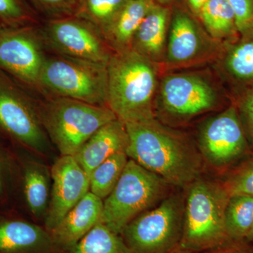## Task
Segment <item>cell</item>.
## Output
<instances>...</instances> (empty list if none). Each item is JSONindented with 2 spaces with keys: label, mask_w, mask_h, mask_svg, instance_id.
Wrapping results in <instances>:
<instances>
[{
  "label": "cell",
  "mask_w": 253,
  "mask_h": 253,
  "mask_svg": "<svg viewBox=\"0 0 253 253\" xmlns=\"http://www.w3.org/2000/svg\"><path fill=\"white\" fill-rule=\"evenodd\" d=\"M126 154L169 185L184 187L199 178L202 156L192 141L157 118L126 123Z\"/></svg>",
  "instance_id": "cell-1"
},
{
  "label": "cell",
  "mask_w": 253,
  "mask_h": 253,
  "mask_svg": "<svg viewBox=\"0 0 253 253\" xmlns=\"http://www.w3.org/2000/svg\"><path fill=\"white\" fill-rule=\"evenodd\" d=\"M107 106L126 123L156 118L154 101L161 66L130 49L113 53L107 65Z\"/></svg>",
  "instance_id": "cell-2"
},
{
  "label": "cell",
  "mask_w": 253,
  "mask_h": 253,
  "mask_svg": "<svg viewBox=\"0 0 253 253\" xmlns=\"http://www.w3.org/2000/svg\"><path fill=\"white\" fill-rule=\"evenodd\" d=\"M229 94L210 69L163 73L154 101L156 118L165 125L187 123L220 109Z\"/></svg>",
  "instance_id": "cell-3"
},
{
  "label": "cell",
  "mask_w": 253,
  "mask_h": 253,
  "mask_svg": "<svg viewBox=\"0 0 253 253\" xmlns=\"http://www.w3.org/2000/svg\"><path fill=\"white\" fill-rule=\"evenodd\" d=\"M189 186L179 246L198 253L233 244L226 230L225 211L230 197L226 186L199 178Z\"/></svg>",
  "instance_id": "cell-4"
},
{
  "label": "cell",
  "mask_w": 253,
  "mask_h": 253,
  "mask_svg": "<svg viewBox=\"0 0 253 253\" xmlns=\"http://www.w3.org/2000/svg\"><path fill=\"white\" fill-rule=\"evenodd\" d=\"M46 134L61 156H74L99 128L118 119L108 106L48 97L38 106Z\"/></svg>",
  "instance_id": "cell-5"
},
{
  "label": "cell",
  "mask_w": 253,
  "mask_h": 253,
  "mask_svg": "<svg viewBox=\"0 0 253 253\" xmlns=\"http://www.w3.org/2000/svg\"><path fill=\"white\" fill-rule=\"evenodd\" d=\"M38 91L48 97L107 106V66L58 54L46 56Z\"/></svg>",
  "instance_id": "cell-6"
},
{
  "label": "cell",
  "mask_w": 253,
  "mask_h": 253,
  "mask_svg": "<svg viewBox=\"0 0 253 253\" xmlns=\"http://www.w3.org/2000/svg\"><path fill=\"white\" fill-rule=\"evenodd\" d=\"M169 184L129 159L117 185L104 200L100 222L121 235L133 219L165 199Z\"/></svg>",
  "instance_id": "cell-7"
},
{
  "label": "cell",
  "mask_w": 253,
  "mask_h": 253,
  "mask_svg": "<svg viewBox=\"0 0 253 253\" xmlns=\"http://www.w3.org/2000/svg\"><path fill=\"white\" fill-rule=\"evenodd\" d=\"M225 42L210 36L197 17L180 3L172 6L162 74L212 65L220 56Z\"/></svg>",
  "instance_id": "cell-8"
},
{
  "label": "cell",
  "mask_w": 253,
  "mask_h": 253,
  "mask_svg": "<svg viewBox=\"0 0 253 253\" xmlns=\"http://www.w3.org/2000/svg\"><path fill=\"white\" fill-rule=\"evenodd\" d=\"M185 199L182 194L165 198L126 226L121 236L131 253H170L179 246Z\"/></svg>",
  "instance_id": "cell-9"
},
{
  "label": "cell",
  "mask_w": 253,
  "mask_h": 253,
  "mask_svg": "<svg viewBox=\"0 0 253 253\" xmlns=\"http://www.w3.org/2000/svg\"><path fill=\"white\" fill-rule=\"evenodd\" d=\"M0 134L19 147L35 152H44L47 146L38 106L1 71Z\"/></svg>",
  "instance_id": "cell-10"
},
{
  "label": "cell",
  "mask_w": 253,
  "mask_h": 253,
  "mask_svg": "<svg viewBox=\"0 0 253 253\" xmlns=\"http://www.w3.org/2000/svg\"><path fill=\"white\" fill-rule=\"evenodd\" d=\"M40 31L55 54L107 66L114 53L101 32L78 16L49 20Z\"/></svg>",
  "instance_id": "cell-11"
},
{
  "label": "cell",
  "mask_w": 253,
  "mask_h": 253,
  "mask_svg": "<svg viewBox=\"0 0 253 253\" xmlns=\"http://www.w3.org/2000/svg\"><path fill=\"white\" fill-rule=\"evenodd\" d=\"M41 31L31 25L2 26L0 31V71L38 90L46 56Z\"/></svg>",
  "instance_id": "cell-12"
},
{
  "label": "cell",
  "mask_w": 253,
  "mask_h": 253,
  "mask_svg": "<svg viewBox=\"0 0 253 253\" xmlns=\"http://www.w3.org/2000/svg\"><path fill=\"white\" fill-rule=\"evenodd\" d=\"M198 140L202 157L216 167L227 166L245 154L246 132L234 101L201 125Z\"/></svg>",
  "instance_id": "cell-13"
},
{
  "label": "cell",
  "mask_w": 253,
  "mask_h": 253,
  "mask_svg": "<svg viewBox=\"0 0 253 253\" xmlns=\"http://www.w3.org/2000/svg\"><path fill=\"white\" fill-rule=\"evenodd\" d=\"M52 189L44 228L54 229L89 191V177L73 156H61L51 168Z\"/></svg>",
  "instance_id": "cell-14"
},
{
  "label": "cell",
  "mask_w": 253,
  "mask_h": 253,
  "mask_svg": "<svg viewBox=\"0 0 253 253\" xmlns=\"http://www.w3.org/2000/svg\"><path fill=\"white\" fill-rule=\"evenodd\" d=\"M0 253H61L44 227L0 209Z\"/></svg>",
  "instance_id": "cell-15"
},
{
  "label": "cell",
  "mask_w": 253,
  "mask_h": 253,
  "mask_svg": "<svg viewBox=\"0 0 253 253\" xmlns=\"http://www.w3.org/2000/svg\"><path fill=\"white\" fill-rule=\"evenodd\" d=\"M213 71L224 85L232 91V96L253 84V38H239L225 42Z\"/></svg>",
  "instance_id": "cell-16"
},
{
  "label": "cell",
  "mask_w": 253,
  "mask_h": 253,
  "mask_svg": "<svg viewBox=\"0 0 253 253\" xmlns=\"http://www.w3.org/2000/svg\"><path fill=\"white\" fill-rule=\"evenodd\" d=\"M104 202L90 191L50 231L53 242L61 253L77 244L99 224Z\"/></svg>",
  "instance_id": "cell-17"
},
{
  "label": "cell",
  "mask_w": 253,
  "mask_h": 253,
  "mask_svg": "<svg viewBox=\"0 0 253 253\" xmlns=\"http://www.w3.org/2000/svg\"><path fill=\"white\" fill-rule=\"evenodd\" d=\"M129 142L126 124L116 119L99 128L74 155L88 176L113 155L126 152Z\"/></svg>",
  "instance_id": "cell-18"
},
{
  "label": "cell",
  "mask_w": 253,
  "mask_h": 253,
  "mask_svg": "<svg viewBox=\"0 0 253 253\" xmlns=\"http://www.w3.org/2000/svg\"><path fill=\"white\" fill-rule=\"evenodd\" d=\"M171 16L172 6L156 4L141 23L131 46L161 67L166 57Z\"/></svg>",
  "instance_id": "cell-19"
},
{
  "label": "cell",
  "mask_w": 253,
  "mask_h": 253,
  "mask_svg": "<svg viewBox=\"0 0 253 253\" xmlns=\"http://www.w3.org/2000/svg\"><path fill=\"white\" fill-rule=\"evenodd\" d=\"M18 175L23 200L28 211L34 217L46 214L49 207V176L44 166L16 154Z\"/></svg>",
  "instance_id": "cell-20"
},
{
  "label": "cell",
  "mask_w": 253,
  "mask_h": 253,
  "mask_svg": "<svg viewBox=\"0 0 253 253\" xmlns=\"http://www.w3.org/2000/svg\"><path fill=\"white\" fill-rule=\"evenodd\" d=\"M156 4V0H131L125 6L102 34L113 52L121 53L131 49L136 32Z\"/></svg>",
  "instance_id": "cell-21"
},
{
  "label": "cell",
  "mask_w": 253,
  "mask_h": 253,
  "mask_svg": "<svg viewBox=\"0 0 253 253\" xmlns=\"http://www.w3.org/2000/svg\"><path fill=\"white\" fill-rule=\"evenodd\" d=\"M198 19L208 34L218 41L229 42L240 38L235 15L227 0H209Z\"/></svg>",
  "instance_id": "cell-22"
},
{
  "label": "cell",
  "mask_w": 253,
  "mask_h": 253,
  "mask_svg": "<svg viewBox=\"0 0 253 253\" xmlns=\"http://www.w3.org/2000/svg\"><path fill=\"white\" fill-rule=\"evenodd\" d=\"M253 224V196L231 195L225 211L226 233L231 243L246 240Z\"/></svg>",
  "instance_id": "cell-23"
},
{
  "label": "cell",
  "mask_w": 253,
  "mask_h": 253,
  "mask_svg": "<svg viewBox=\"0 0 253 253\" xmlns=\"http://www.w3.org/2000/svg\"><path fill=\"white\" fill-rule=\"evenodd\" d=\"M61 253H131L122 236L99 224L83 239Z\"/></svg>",
  "instance_id": "cell-24"
},
{
  "label": "cell",
  "mask_w": 253,
  "mask_h": 253,
  "mask_svg": "<svg viewBox=\"0 0 253 253\" xmlns=\"http://www.w3.org/2000/svg\"><path fill=\"white\" fill-rule=\"evenodd\" d=\"M129 161L126 152L113 155L97 166L89 176V191L105 200L111 194Z\"/></svg>",
  "instance_id": "cell-25"
},
{
  "label": "cell",
  "mask_w": 253,
  "mask_h": 253,
  "mask_svg": "<svg viewBox=\"0 0 253 253\" xmlns=\"http://www.w3.org/2000/svg\"><path fill=\"white\" fill-rule=\"evenodd\" d=\"M129 1L131 0H81L76 16L91 23L103 34Z\"/></svg>",
  "instance_id": "cell-26"
},
{
  "label": "cell",
  "mask_w": 253,
  "mask_h": 253,
  "mask_svg": "<svg viewBox=\"0 0 253 253\" xmlns=\"http://www.w3.org/2000/svg\"><path fill=\"white\" fill-rule=\"evenodd\" d=\"M17 174L16 154L0 142V209L12 204Z\"/></svg>",
  "instance_id": "cell-27"
},
{
  "label": "cell",
  "mask_w": 253,
  "mask_h": 253,
  "mask_svg": "<svg viewBox=\"0 0 253 253\" xmlns=\"http://www.w3.org/2000/svg\"><path fill=\"white\" fill-rule=\"evenodd\" d=\"M33 14L21 0H0V23L6 27L28 26Z\"/></svg>",
  "instance_id": "cell-28"
},
{
  "label": "cell",
  "mask_w": 253,
  "mask_h": 253,
  "mask_svg": "<svg viewBox=\"0 0 253 253\" xmlns=\"http://www.w3.org/2000/svg\"><path fill=\"white\" fill-rule=\"evenodd\" d=\"M49 20L76 16L81 0H29Z\"/></svg>",
  "instance_id": "cell-29"
},
{
  "label": "cell",
  "mask_w": 253,
  "mask_h": 253,
  "mask_svg": "<svg viewBox=\"0 0 253 253\" xmlns=\"http://www.w3.org/2000/svg\"><path fill=\"white\" fill-rule=\"evenodd\" d=\"M235 15L240 38H253V0H227Z\"/></svg>",
  "instance_id": "cell-30"
},
{
  "label": "cell",
  "mask_w": 253,
  "mask_h": 253,
  "mask_svg": "<svg viewBox=\"0 0 253 253\" xmlns=\"http://www.w3.org/2000/svg\"><path fill=\"white\" fill-rule=\"evenodd\" d=\"M234 103L246 131L253 141V84L235 95Z\"/></svg>",
  "instance_id": "cell-31"
},
{
  "label": "cell",
  "mask_w": 253,
  "mask_h": 253,
  "mask_svg": "<svg viewBox=\"0 0 253 253\" xmlns=\"http://www.w3.org/2000/svg\"><path fill=\"white\" fill-rule=\"evenodd\" d=\"M229 194L253 196V160L239 169L224 184Z\"/></svg>",
  "instance_id": "cell-32"
},
{
  "label": "cell",
  "mask_w": 253,
  "mask_h": 253,
  "mask_svg": "<svg viewBox=\"0 0 253 253\" xmlns=\"http://www.w3.org/2000/svg\"><path fill=\"white\" fill-rule=\"evenodd\" d=\"M186 7L190 12L198 18L200 12L209 0H184Z\"/></svg>",
  "instance_id": "cell-33"
},
{
  "label": "cell",
  "mask_w": 253,
  "mask_h": 253,
  "mask_svg": "<svg viewBox=\"0 0 253 253\" xmlns=\"http://www.w3.org/2000/svg\"><path fill=\"white\" fill-rule=\"evenodd\" d=\"M232 244L226 245L219 249L208 251L207 253H251L246 250L241 249L238 246H234Z\"/></svg>",
  "instance_id": "cell-34"
},
{
  "label": "cell",
  "mask_w": 253,
  "mask_h": 253,
  "mask_svg": "<svg viewBox=\"0 0 253 253\" xmlns=\"http://www.w3.org/2000/svg\"><path fill=\"white\" fill-rule=\"evenodd\" d=\"M158 4L163 6H172L173 5L180 2V0H156Z\"/></svg>",
  "instance_id": "cell-35"
},
{
  "label": "cell",
  "mask_w": 253,
  "mask_h": 253,
  "mask_svg": "<svg viewBox=\"0 0 253 253\" xmlns=\"http://www.w3.org/2000/svg\"><path fill=\"white\" fill-rule=\"evenodd\" d=\"M170 253H196L191 252V251H187V250H185L182 249V248L180 247V246H178L176 247L174 251H172Z\"/></svg>",
  "instance_id": "cell-36"
},
{
  "label": "cell",
  "mask_w": 253,
  "mask_h": 253,
  "mask_svg": "<svg viewBox=\"0 0 253 253\" xmlns=\"http://www.w3.org/2000/svg\"><path fill=\"white\" fill-rule=\"evenodd\" d=\"M246 241H249V242L253 241V224L251 231H249V234H248L247 237H246Z\"/></svg>",
  "instance_id": "cell-37"
},
{
  "label": "cell",
  "mask_w": 253,
  "mask_h": 253,
  "mask_svg": "<svg viewBox=\"0 0 253 253\" xmlns=\"http://www.w3.org/2000/svg\"><path fill=\"white\" fill-rule=\"evenodd\" d=\"M1 28H2V25H1V23H0V31H1Z\"/></svg>",
  "instance_id": "cell-38"
},
{
  "label": "cell",
  "mask_w": 253,
  "mask_h": 253,
  "mask_svg": "<svg viewBox=\"0 0 253 253\" xmlns=\"http://www.w3.org/2000/svg\"></svg>",
  "instance_id": "cell-39"
},
{
  "label": "cell",
  "mask_w": 253,
  "mask_h": 253,
  "mask_svg": "<svg viewBox=\"0 0 253 253\" xmlns=\"http://www.w3.org/2000/svg\"></svg>",
  "instance_id": "cell-40"
}]
</instances>
